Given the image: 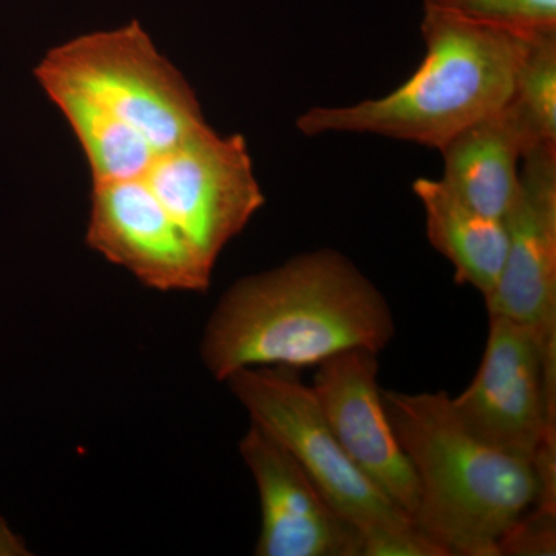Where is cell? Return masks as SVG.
Instances as JSON below:
<instances>
[{"instance_id": "6da1fadb", "label": "cell", "mask_w": 556, "mask_h": 556, "mask_svg": "<svg viewBox=\"0 0 556 556\" xmlns=\"http://www.w3.org/2000/svg\"><path fill=\"white\" fill-rule=\"evenodd\" d=\"M396 334L390 303L342 252L317 249L240 278L219 299L201 340L219 382L249 367H317L351 350L380 351Z\"/></svg>"}, {"instance_id": "7a4b0ae2", "label": "cell", "mask_w": 556, "mask_h": 556, "mask_svg": "<svg viewBox=\"0 0 556 556\" xmlns=\"http://www.w3.org/2000/svg\"><path fill=\"white\" fill-rule=\"evenodd\" d=\"M382 401L419 485L417 527L448 556H500L504 533L540 506L533 464L471 437L445 391L382 388Z\"/></svg>"}, {"instance_id": "3957f363", "label": "cell", "mask_w": 556, "mask_h": 556, "mask_svg": "<svg viewBox=\"0 0 556 556\" xmlns=\"http://www.w3.org/2000/svg\"><path fill=\"white\" fill-rule=\"evenodd\" d=\"M426 56L401 87L378 100L302 113L306 137L362 134L441 150L471 124L504 108L527 35L424 10Z\"/></svg>"}, {"instance_id": "277c9868", "label": "cell", "mask_w": 556, "mask_h": 556, "mask_svg": "<svg viewBox=\"0 0 556 556\" xmlns=\"http://www.w3.org/2000/svg\"><path fill=\"white\" fill-rule=\"evenodd\" d=\"M225 382L251 422L294 457L340 517L361 533L362 556H448L346 455L298 369L241 368Z\"/></svg>"}, {"instance_id": "5b68a950", "label": "cell", "mask_w": 556, "mask_h": 556, "mask_svg": "<svg viewBox=\"0 0 556 556\" xmlns=\"http://www.w3.org/2000/svg\"><path fill=\"white\" fill-rule=\"evenodd\" d=\"M471 437L556 479V364L532 329L489 314L484 356L470 386L450 397Z\"/></svg>"}, {"instance_id": "8992f818", "label": "cell", "mask_w": 556, "mask_h": 556, "mask_svg": "<svg viewBox=\"0 0 556 556\" xmlns=\"http://www.w3.org/2000/svg\"><path fill=\"white\" fill-rule=\"evenodd\" d=\"M121 182L156 201L212 266L266 201L247 139L222 137L211 126Z\"/></svg>"}, {"instance_id": "52a82bcc", "label": "cell", "mask_w": 556, "mask_h": 556, "mask_svg": "<svg viewBox=\"0 0 556 556\" xmlns=\"http://www.w3.org/2000/svg\"><path fill=\"white\" fill-rule=\"evenodd\" d=\"M519 192L504 222L508 247L486 313L536 332L556 364V148L527 153Z\"/></svg>"}, {"instance_id": "ba28073f", "label": "cell", "mask_w": 556, "mask_h": 556, "mask_svg": "<svg viewBox=\"0 0 556 556\" xmlns=\"http://www.w3.org/2000/svg\"><path fill=\"white\" fill-rule=\"evenodd\" d=\"M378 356L367 348H351L325 358L316 367L311 390L346 455L415 519L419 485L383 407Z\"/></svg>"}, {"instance_id": "9c48e42d", "label": "cell", "mask_w": 556, "mask_h": 556, "mask_svg": "<svg viewBox=\"0 0 556 556\" xmlns=\"http://www.w3.org/2000/svg\"><path fill=\"white\" fill-rule=\"evenodd\" d=\"M86 241L144 287L206 292L212 266L144 190L123 182L91 185Z\"/></svg>"}, {"instance_id": "30bf717a", "label": "cell", "mask_w": 556, "mask_h": 556, "mask_svg": "<svg viewBox=\"0 0 556 556\" xmlns=\"http://www.w3.org/2000/svg\"><path fill=\"white\" fill-rule=\"evenodd\" d=\"M240 456L257 485V556H362L364 540L340 517L287 450L251 422Z\"/></svg>"}, {"instance_id": "8fae6325", "label": "cell", "mask_w": 556, "mask_h": 556, "mask_svg": "<svg viewBox=\"0 0 556 556\" xmlns=\"http://www.w3.org/2000/svg\"><path fill=\"white\" fill-rule=\"evenodd\" d=\"M439 152L444 156L441 182L486 217L506 219L519 192V163L525 139L506 110L471 124Z\"/></svg>"}, {"instance_id": "7c38bea8", "label": "cell", "mask_w": 556, "mask_h": 556, "mask_svg": "<svg viewBox=\"0 0 556 556\" xmlns=\"http://www.w3.org/2000/svg\"><path fill=\"white\" fill-rule=\"evenodd\" d=\"M413 192L422 204L431 247L452 263L457 283L470 285L485 299L496 287L506 260V222L468 206L441 179L417 178Z\"/></svg>"}, {"instance_id": "4fadbf2b", "label": "cell", "mask_w": 556, "mask_h": 556, "mask_svg": "<svg viewBox=\"0 0 556 556\" xmlns=\"http://www.w3.org/2000/svg\"><path fill=\"white\" fill-rule=\"evenodd\" d=\"M504 110L525 139L527 153L543 146L556 148V30L526 36Z\"/></svg>"}, {"instance_id": "5bb4252c", "label": "cell", "mask_w": 556, "mask_h": 556, "mask_svg": "<svg viewBox=\"0 0 556 556\" xmlns=\"http://www.w3.org/2000/svg\"><path fill=\"white\" fill-rule=\"evenodd\" d=\"M424 10L517 33L556 30V0H424Z\"/></svg>"}, {"instance_id": "9a60e30c", "label": "cell", "mask_w": 556, "mask_h": 556, "mask_svg": "<svg viewBox=\"0 0 556 556\" xmlns=\"http://www.w3.org/2000/svg\"><path fill=\"white\" fill-rule=\"evenodd\" d=\"M500 556H548L556 554V511L533 507L501 538Z\"/></svg>"}, {"instance_id": "2e32d148", "label": "cell", "mask_w": 556, "mask_h": 556, "mask_svg": "<svg viewBox=\"0 0 556 556\" xmlns=\"http://www.w3.org/2000/svg\"><path fill=\"white\" fill-rule=\"evenodd\" d=\"M30 555L27 544L11 529L9 522L0 517V556Z\"/></svg>"}]
</instances>
